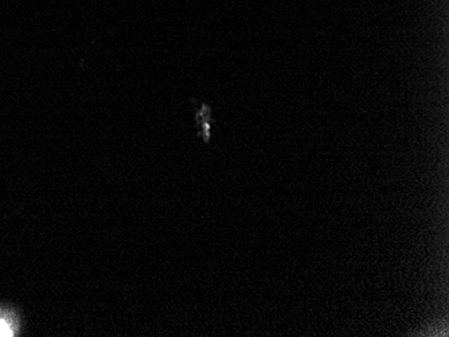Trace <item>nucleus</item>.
Instances as JSON below:
<instances>
[{
	"instance_id": "obj_1",
	"label": "nucleus",
	"mask_w": 449,
	"mask_h": 337,
	"mask_svg": "<svg viewBox=\"0 0 449 337\" xmlns=\"http://www.w3.org/2000/svg\"><path fill=\"white\" fill-rule=\"evenodd\" d=\"M196 117V123L199 126V132L203 137L205 141H209L210 139V129H211V109L206 105H202V108L196 112L195 115Z\"/></svg>"
},
{
	"instance_id": "obj_2",
	"label": "nucleus",
	"mask_w": 449,
	"mask_h": 337,
	"mask_svg": "<svg viewBox=\"0 0 449 337\" xmlns=\"http://www.w3.org/2000/svg\"><path fill=\"white\" fill-rule=\"evenodd\" d=\"M7 336H12V329L3 318H0V337Z\"/></svg>"
}]
</instances>
